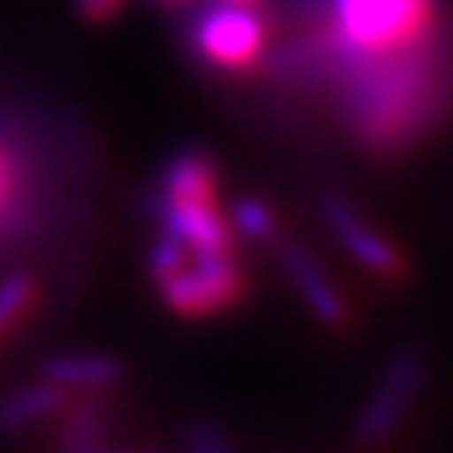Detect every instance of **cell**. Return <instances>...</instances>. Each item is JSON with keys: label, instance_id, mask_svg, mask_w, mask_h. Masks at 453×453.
<instances>
[{"label": "cell", "instance_id": "1", "mask_svg": "<svg viewBox=\"0 0 453 453\" xmlns=\"http://www.w3.org/2000/svg\"><path fill=\"white\" fill-rule=\"evenodd\" d=\"M340 117L372 155H400L444 120L450 107V66L438 35L396 54L356 60L334 79Z\"/></svg>", "mask_w": 453, "mask_h": 453}, {"label": "cell", "instance_id": "2", "mask_svg": "<svg viewBox=\"0 0 453 453\" xmlns=\"http://www.w3.org/2000/svg\"><path fill=\"white\" fill-rule=\"evenodd\" d=\"M319 44L325 82L356 60L396 54L438 35L434 0H321Z\"/></svg>", "mask_w": 453, "mask_h": 453}, {"label": "cell", "instance_id": "3", "mask_svg": "<svg viewBox=\"0 0 453 453\" xmlns=\"http://www.w3.org/2000/svg\"><path fill=\"white\" fill-rule=\"evenodd\" d=\"M271 44L268 16L258 7L202 0L183 28V48L205 73L246 76L262 64Z\"/></svg>", "mask_w": 453, "mask_h": 453}, {"label": "cell", "instance_id": "4", "mask_svg": "<svg viewBox=\"0 0 453 453\" xmlns=\"http://www.w3.org/2000/svg\"><path fill=\"white\" fill-rule=\"evenodd\" d=\"M186 252V249H183ZM161 296L183 319H205L236 305L246 293V274L234 252L183 255V262L157 280Z\"/></svg>", "mask_w": 453, "mask_h": 453}, {"label": "cell", "instance_id": "5", "mask_svg": "<svg viewBox=\"0 0 453 453\" xmlns=\"http://www.w3.org/2000/svg\"><path fill=\"white\" fill-rule=\"evenodd\" d=\"M425 381H428V353L422 347L396 349L356 418V441L362 447L388 441L418 400Z\"/></svg>", "mask_w": 453, "mask_h": 453}, {"label": "cell", "instance_id": "6", "mask_svg": "<svg viewBox=\"0 0 453 453\" xmlns=\"http://www.w3.org/2000/svg\"><path fill=\"white\" fill-rule=\"evenodd\" d=\"M319 211H321V218H325V224L331 226V234L337 236L340 246L347 249L362 268H368L372 274L388 277V280L406 277L403 252H400L384 234H378L375 226L368 224L343 196L325 192V196L319 198Z\"/></svg>", "mask_w": 453, "mask_h": 453}, {"label": "cell", "instance_id": "7", "mask_svg": "<svg viewBox=\"0 0 453 453\" xmlns=\"http://www.w3.org/2000/svg\"><path fill=\"white\" fill-rule=\"evenodd\" d=\"M280 262H283L287 277L293 280V287L299 290V296H303V303L309 305L315 319L325 321V325H331V327L347 325V319H349L347 303H343L337 287L325 277L321 265L315 262L303 246H296V242H283Z\"/></svg>", "mask_w": 453, "mask_h": 453}, {"label": "cell", "instance_id": "8", "mask_svg": "<svg viewBox=\"0 0 453 453\" xmlns=\"http://www.w3.org/2000/svg\"><path fill=\"white\" fill-rule=\"evenodd\" d=\"M220 196V173L218 164L208 151L180 149L164 161L157 173L155 198L167 202H198V198H218Z\"/></svg>", "mask_w": 453, "mask_h": 453}, {"label": "cell", "instance_id": "9", "mask_svg": "<svg viewBox=\"0 0 453 453\" xmlns=\"http://www.w3.org/2000/svg\"><path fill=\"white\" fill-rule=\"evenodd\" d=\"M120 362L111 356H57L44 362V381L57 388H104L120 378Z\"/></svg>", "mask_w": 453, "mask_h": 453}, {"label": "cell", "instance_id": "10", "mask_svg": "<svg viewBox=\"0 0 453 453\" xmlns=\"http://www.w3.org/2000/svg\"><path fill=\"white\" fill-rule=\"evenodd\" d=\"M60 403H64V388L50 381L13 390L0 400V432H16L22 425L38 422V418L50 416Z\"/></svg>", "mask_w": 453, "mask_h": 453}, {"label": "cell", "instance_id": "11", "mask_svg": "<svg viewBox=\"0 0 453 453\" xmlns=\"http://www.w3.org/2000/svg\"><path fill=\"white\" fill-rule=\"evenodd\" d=\"M236 234H242L246 240L265 242L277 236V218L262 198H240L234 205V218H230Z\"/></svg>", "mask_w": 453, "mask_h": 453}, {"label": "cell", "instance_id": "12", "mask_svg": "<svg viewBox=\"0 0 453 453\" xmlns=\"http://www.w3.org/2000/svg\"><path fill=\"white\" fill-rule=\"evenodd\" d=\"M32 280L26 274H10L7 280H0V327L10 325V321L32 303Z\"/></svg>", "mask_w": 453, "mask_h": 453}, {"label": "cell", "instance_id": "13", "mask_svg": "<svg viewBox=\"0 0 453 453\" xmlns=\"http://www.w3.org/2000/svg\"><path fill=\"white\" fill-rule=\"evenodd\" d=\"M189 453H234L230 450V441L220 432L214 422H196L189 428V438H186Z\"/></svg>", "mask_w": 453, "mask_h": 453}, {"label": "cell", "instance_id": "14", "mask_svg": "<svg viewBox=\"0 0 453 453\" xmlns=\"http://www.w3.org/2000/svg\"><path fill=\"white\" fill-rule=\"evenodd\" d=\"M123 4H127V0H76V10L82 19L104 22V19H111V16L120 13Z\"/></svg>", "mask_w": 453, "mask_h": 453}, {"label": "cell", "instance_id": "15", "mask_svg": "<svg viewBox=\"0 0 453 453\" xmlns=\"http://www.w3.org/2000/svg\"><path fill=\"white\" fill-rule=\"evenodd\" d=\"M161 7H170V10H183V7H192V4H202V0H155Z\"/></svg>", "mask_w": 453, "mask_h": 453}, {"label": "cell", "instance_id": "16", "mask_svg": "<svg viewBox=\"0 0 453 453\" xmlns=\"http://www.w3.org/2000/svg\"><path fill=\"white\" fill-rule=\"evenodd\" d=\"M220 4H236V7H262L265 0H220Z\"/></svg>", "mask_w": 453, "mask_h": 453}, {"label": "cell", "instance_id": "17", "mask_svg": "<svg viewBox=\"0 0 453 453\" xmlns=\"http://www.w3.org/2000/svg\"><path fill=\"white\" fill-rule=\"evenodd\" d=\"M79 453H101V450H98V447L92 444V447H85V450H79Z\"/></svg>", "mask_w": 453, "mask_h": 453}, {"label": "cell", "instance_id": "18", "mask_svg": "<svg viewBox=\"0 0 453 453\" xmlns=\"http://www.w3.org/2000/svg\"><path fill=\"white\" fill-rule=\"evenodd\" d=\"M0 186H4V157H0Z\"/></svg>", "mask_w": 453, "mask_h": 453}]
</instances>
